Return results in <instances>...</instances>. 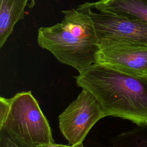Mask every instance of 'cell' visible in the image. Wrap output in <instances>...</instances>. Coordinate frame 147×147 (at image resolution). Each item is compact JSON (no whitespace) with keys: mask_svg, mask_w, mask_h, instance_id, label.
I'll return each instance as SVG.
<instances>
[{"mask_svg":"<svg viewBox=\"0 0 147 147\" xmlns=\"http://www.w3.org/2000/svg\"><path fill=\"white\" fill-rule=\"evenodd\" d=\"M100 103L105 117L147 125V75H131L95 63L75 77Z\"/></svg>","mask_w":147,"mask_h":147,"instance_id":"6da1fadb","label":"cell"},{"mask_svg":"<svg viewBox=\"0 0 147 147\" xmlns=\"http://www.w3.org/2000/svg\"><path fill=\"white\" fill-rule=\"evenodd\" d=\"M61 22L38 30L37 42L57 60L82 72L96 63L99 41L94 22L80 7L62 11Z\"/></svg>","mask_w":147,"mask_h":147,"instance_id":"7a4b0ae2","label":"cell"},{"mask_svg":"<svg viewBox=\"0 0 147 147\" xmlns=\"http://www.w3.org/2000/svg\"><path fill=\"white\" fill-rule=\"evenodd\" d=\"M0 129L32 146L53 143L52 129L31 91L17 93L10 98V106Z\"/></svg>","mask_w":147,"mask_h":147,"instance_id":"3957f363","label":"cell"},{"mask_svg":"<svg viewBox=\"0 0 147 147\" xmlns=\"http://www.w3.org/2000/svg\"><path fill=\"white\" fill-rule=\"evenodd\" d=\"M105 117L96 98L82 89L77 98L59 115L60 130L69 145L83 147V143L94 125Z\"/></svg>","mask_w":147,"mask_h":147,"instance_id":"277c9868","label":"cell"},{"mask_svg":"<svg viewBox=\"0 0 147 147\" xmlns=\"http://www.w3.org/2000/svg\"><path fill=\"white\" fill-rule=\"evenodd\" d=\"M92 19L99 44L124 42L147 47V21L114 13L98 11L80 5Z\"/></svg>","mask_w":147,"mask_h":147,"instance_id":"5b68a950","label":"cell"},{"mask_svg":"<svg viewBox=\"0 0 147 147\" xmlns=\"http://www.w3.org/2000/svg\"><path fill=\"white\" fill-rule=\"evenodd\" d=\"M96 63L129 74L147 75V47L124 42H102Z\"/></svg>","mask_w":147,"mask_h":147,"instance_id":"8992f818","label":"cell"},{"mask_svg":"<svg viewBox=\"0 0 147 147\" xmlns=\"http://www.w3.org/2000/svg\"><path fill=\"white\" fill-rule=\"evenodd\" d=\"M84 6L147 21V0H99L86 2Z\"/></svg>","mask_w":147,"mask_h":147,"instance_id":"52a82bcc","label":"cell"},{"mask_svg":"<svg viewBox=\"0 0 147 147\" xmlns=\"http://www.w3.org/2000/svg\"><path fill=\"white\" fill-rule=\"evenodd\" d=\"M29 0H0V48L12 33L14 26L24 17Z\"/></svg>","mask_w":147,"mask_h":147,"instance_id":"ba28073f","label":"cell"},{"mask_svg":"<svg viewBox=\"0 0 147 147\" xmlns=\"http://www.w3.org/2000/svg\"><path fill=\"white\" fill-rule=\"evenodd\" d=\"M114 147H147V125L137 126L113 137Z\"/></svg>","mask_w":147,"mask_h":147,"instance_id":"9c48e42d","label":"cell"},{"mask_svg":"<svg viewBox=\"0 0 147 147\" xmlns=\"http://www.w3.org/2000/svg\"><path fill=\"white\" fill-rule=\"evenodd\" d=\"M0 147H32L20 141L4 129H0Z\"/></svg>","mask_w":147,"mask_h":147,"instance_id":"30bf717a","label":"cell"},{"mask_svg":"<svg viewBox=\"0 0 147 147\" xmlns=\"http://www.w3.org/2000/svg\"><path fill=\"white\" fill-rule=\"evenodd\" d=\"M10 106V98H0V124L5 120Z\"/></svg>","mask_w":147,"mask_h":147,"instance_id":"8fae6325","label":"cell"},{"mask_svg":"<svg viewBox=\"0 0 147 147\" xmlns=\"http://www.w3.org/2000/svg\"><path fill=\"white\" fill-rule=\"evenodd\" d=\"M37 147H75L71 145H63V144H56L55 142L47 144H43L40 145L38 146Z\"/></svg>","mask_w":147,"mask_h":147,"instance_id":"7c38bea8","label":"cell"}]
</instances>
